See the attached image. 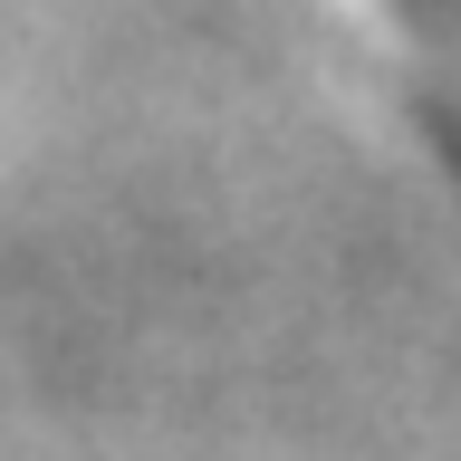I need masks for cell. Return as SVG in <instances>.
I'll use <instances>...</instances> for the list:
<instances>
[{"mask_svg": "<svg viewBox=\"0 0 461 461\" xmlns=\"http://www.w3.org/2000/svg\"><path fill=\"white\" fill-rule=\"evenodd\" d=\"M394 20H403V39H413V58H423L452 135H461V0H394Z\"/></svg>", "mask_w": 461, "mask_h": 461, "instance_id": "obj_1", "label": "cell"}]
</instances>
